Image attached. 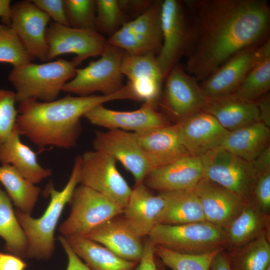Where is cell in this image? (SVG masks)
I'll return each instance as SVG.
<instances>
[{
	"instance_id": "1",
	"label": "cell",
	"mask_w": 270,
	"mask_h": 270,
	"mask_svg": "<svg viewBox=\"0 0 270 270\" xmlns=\"http://www.w3.org/2000/svg\"><path fill=\"white\" fill-rule=\"evenodd\" d=\"M191 24L186 72L206 78L236 52L268 38L270 8L264 0L184 1Z\"/></svg>"
},
{
	"instance_id": "2",
	"label": "cell",
	"mask_w": 270,
	"mask_h": 270,
	"mask_svg": "<svg viewBox=\"0 0 270 270\" xmlns=\"http://www.w3.org/2000/svg\"><path fill=\"white\" fill-rule=\"evenodd\" d=\"M120 100H135L128 84L110 95L72 96L50 102L29 100L18 104L16 128L40 148L75 147L82 130L80 118L94 108Z\"/></svg>"
},
{
	"instance_id": "3",
	"label": "cell",
	"mask_w": 270,
	"mask_h": 270,
	"mask_svg": "<svg viewBox=\"0 0 270 270\" xmlns=\"http://www.w3.org/2000/svg\"><path fill=\"white\" fill-rule=\"evenodd\" d=\"M80 156L74 161L70 178L64 188L56 190L52 183L46 189L50 198L43 214L34 218L19 210H14L18 220L26 236L28 242L26 258L38 260H47L52 256L55 249L54 232L60 216L78 184Z\"/></svg>"
},
{
	"instance_id": "4",
	"label": "cell",
	"mask_w": 270,
	"mask_h": 270,
	"mask_svg": "<svg viewBox=\"0 0 270 270\" xmlns=\"http://www.w3.org/2000/svg\"><path fill=\"white\" fill-rule=\"evenodd\" d=\"M78 65L72 60L59 58L13 68L8 78L14 88L16 102H50L58 98L64 86L76 74Z\"/></svg>"
},
{
	"instance_id": "5",
	"label": "cell",
	"mask_w": 270,
	"mask_h": 270,
	"mask_svg": "<svg viewBox=\"0 0 270 270\" xmlns=\"http://www.w3.org/2000/svg\"><path fill=\"white\" fill-rule=\"evenodd\" d=\"M148 237L154 245L182 254H202L227 247L225 230L207 221L176 225L158 224Z\"/></svg>"
},
{
	"instance_id": "6",
	"label": "cell",
	"mask_w": 270,
	"mask_h": 270,
	"mask_svg": "<svg viewBox=\"0 0 270 270\" xmlns=\"http://www.w3.org/2000/svg\"><path fill=\"white\" fill-rule=\"evenodd\" d=\"M124 54L108 43L98 60L76 69L74 76L64 86L62 92L83 96L96 92L110 95L118 91L124 86L121 65Z\"/></svg>"
},
{
	"instance_id": "7",
	"label": "cell",
	"mask_w": 270,
	"mask_h": 270,
	"mask_svg": "<svg viewBox=\"0 0 270 270\" xmlns=\"http://www.w3.org/2000/svg\"><path fill=\"white\" fill-rule=\"evenodd\" d=\"M68 204L69 216L58 227L60 232L64 237L84 236L123 211L107 197L81 184L76 188Z\"/></svg>"
},
{
	"instance_id": "8",
	"label": "cell",
	"mask_w": 270,
	"mask_h": 270,
	"mask_svg": "<svg viewBox=\"0 0 270 270\" xmlns=\"http://www.w3.org/2000/svg\"><path fill=\"white\" fill-rule=\"evenodd\" d=\"M162 42L156 60L164 80L186 56L191 40L190 17L183 2L164 0L161 3Z\"/></svg>"
},
{
	"instance_id": "9",
	"label": "cell",
	"mask_w": 270,
	"mask_h": 270,
	"mask_svg": "<svg viewBox=\"0 0 270 270\" xmlns=\"http://www.w3.org/2000/svg\"><path fill=\"white\" fill-rule=\"evenodd\" d=\"M112 156L96 150L80 156L78 184L107 197L122 209L128 200L132 188L120 174Z\"/></svg>"
},
{
	"instance_id": "10",
	"label": "cell",
	"mask_w": 270,
	"mask_h": 270,
	"mask_svg": "<svg viewBox=\"0 0 270 270\" xmlns=\"http://www.w3.org/2000/svg\"><path fill=\"white\" fill-rule=\"evenodd\" d=\"M160 0L153 1L140 14L125 23L108 43L130 55L157 56L162 46Z\"/></svg>"
},
{
	"instance_id": "11",
	"label": "cell",
	"mask_w": 270,
	"mask_h": 270,
	"mask_svg": "<svg viewBox=\"0 0 270 270\" xmlns=\"http://www.w3.org/2000/svg\"><path fill=\"white\" fill-rule=\"evenodd\" d=\"M204 177L250 200L258 171L248 162L220 146L200 156Z\"/></svg>"
},
{
	"instance_id": "12",
	"label": "cell",
	"mask_w": 270,
	"mask_h": 270,
	"mask_svg": "<svg viewBox=\"0 0 270 270\" xmlns=\"http://www.w3.org/2000/svg\"><path fill=\"white\" fill-rule=\"evenodd\" d=\"M92 144L94 150L112 156L133 176L136 183L162 165L157 158L146 152L138 142L133 132L120 130L96 131Z\"/></svg>"
},
{
	"instance_id": "13",
	"label": "cell",
	"mask_w": 270,
	"mask_h": 270,
	"mask_svg": "<svg viewBox=\"0 0 270 270\" xmlns=\"http://www.w3.org/2000/svg\"><path fill=\"white\" fill-rule=\"evenodd\" d=\"M48 48L46 62L64 54H76L79 66L90 58L100 56L108 44L107 38L95 30L73 28L52 22L46 34Z\"/></svg>"
},
{
	"instance_id": "14",
	"label": "cell",
	"mask_w": 270,
	"mask_h": 270,
	"mask_svg": "<svg viewBox=\"0 0 270 270\" xmlns=\"http://www.w3.org/2000/svg\"><path fill=\"white\" fill-rule=\"evenodd\" d=\"M164 80L159 104L169 116L179 122L202 110L208 97L193 76L178 65Z\"/></svg>"
},
{
	"instance_id": "15",
	"label": "cell",
	"mask_w": 270,
	"mask_h": 270,
	"mask_svg": "<svg viewBox=\"0 0 270 270\" xmlns=\"http://www.w3.org/2000/svg\"><path fill=\"white\" fill-rule=\"evenodd\" d=\"M270 51V39L261 45L236 52L202 82L208 97L234 94L260 58Z\"/></svg>"
},
{
	"instance_id": "16",
	"label": "cell",
	"mask_w": 270,
	"mask_h": 270,
	"mask_svg": "<svg viewBox=\"0 0 270 270\" xmlns=\"http://www.w3.org/2000/svg\"><path fill=\"white\" fill-rule=\"evenodd\" d=\"M50 19L31 0L12 6L10 26L32 58L44 62L47 59L46 34Z\"/></svg>"
},
{
	"instance_id": "17",
	"label": "cell",
	"mask_w": 270,
	"mask_h": 270,
	"mask_svg": "<svg viewBox=\"0 0 270 270\" xmlns=\"http://www.w3.org/2000/svg\"><path fill=\"white\" fill-rule=\"evenodd\" d=\"M84 117L92 124L108 130L140 132L170 124L166 117L153 106L144 102L132 111H118L98 106Z\"/></svg>"
},
{
	"instance_id": "18",
	"label": "cell",
	"mask_w": 270,
	"mask_h": 270,
	"mask_svg": "<svg viewBox=\"0 0 270 270\" xmlns=\"http://www.w3.org/2000/svg\"><path fill=\"white\" fill-rule=\"evenodd\" d=\"M137 100L156 108L159 104L164 78L157 62L151 54L130 55L125 52L121 65Z\"/></svg>"
},
{
	"instance_id": "19",
	"label": "cell",
	"mask_w": 270,
	"mask_h": 270,
	"mask_svg": "<svg viewBox=\"0 0 270 270\" xmlns=\"http://www.w3.org/2000/svg\"><path fill=\"white\" fill-rule=\"evenodd\" d=\"M192 190L200 200L206 220L224 230L250 201L205 177Z\"/></svg>"
},
{
	"instance_id": "20",
	"label": "cell",
	"mask_w": 270,
	"mask_h": 270,
	"mask_svg": "<svg viewBox=\"0 0 270 270\" xmlns=\"http://www.w3.org/2000/svg\"><path fill=\"white\" fill-rule=\"evenodd\" d=\"M176 124L182 144L190 155L199 157L220 146L230 132L213 116L203 111Z\"/></svg>"
},
{
	"instance_id": "21",
	"label": "cell",
	"mask_w": 270,
	"mask_h": 270,
	"mask_svg": "<svg viewBox=\"0 0 270 270\" xmlns=\"http://www.w3.org/2000/svg\"><path fill=\"white\" fill-rule=\"evenodd\" d=\"M204 178L200 157L186 154L152 170L143 182L150 190L160 192L192 190Z\"/></svg>"
},
{
	"instance_id": "22",
	"label": "cell",
	"mask_w": 270,
	"mask_h": 270,
	"mask_svg": "<svg viewBox=\"0 0 270 270\" xmlns=\"http://www.w3.org/2000/svg\"><path fill=\"white\" fill-rule=\"evenodd\" d=\"M150 190L144 182L135 183L121 214L129 228L142 238L148 236L160 223L166 206L164 197Z\"/></svg>"
},
{
	"instance_id": "23",
	"label": "cell",
	"mask_w": 270,
	"mask_h": 270,
	"mask_svg": "<svg viewBox=\"0 0 270 270\" xmlns=\"http://www.w3.org/2000/svg\"><path fill=\"white\" fill-rule=\"evenodd\" d=\"M84 237L102 245L127 261L138 263L142 256V238L129 228L121 214L108 220Z\"/></svg>"
},
{
	"instance_id": "24",
	"label": "cell",
	"mask_w": 270,
	"mask_h": 270,
	"mask_svg": "<svg viewBox=\"0 0 270 270\" xmlns=\"http://www.w3.org/2000/svg\"><path fill=\"white\" fill-rule=\"evenodd\" d=\"M202 111L230 132L260 122L256 102L244 100L234 94L208 97Z\"/></svg>"
},
{
	"instance_id": "25",
	"label": "cell",
	"mask_w": 270,
	"mask_h": 270,
	"mask_svg": "<svg viewBox=\"0 0 270 270\" xmlns=\"http://www.w3.org/2000/svg\"><path fill=\"white\" fill-rule=\"evenodd\" d=\"M16 126L10 137L0 144V163L14 168L27 180L36 184L52 175V170L42 166L33 150L20 140Z\"/></svg>"
},
{
	"instance_id": "26",
	"label": "cell",
	"mask_w": 270,
	"mask_h": 270,
	"mask_svg": "<svg viewBox=\"0 0 270 270\" xmlns=\"http://www.w3.org/2000/svg\"><path fill=\"white\" fill-rule=\"evenodd\" d=\"M134 133L142 149L163 166L189 154L180 142L176 123Z\"/></svg>"
},
{
	"instance_id": "27",
	"label": "cell",
	"mask_w": 270,
	"mask_h": 270,
	"mask_svg": "<svg viewBox=\"0 0 270 270\" xmlns=\"http://www.w3.org/2000/svg\"><path fill=\"white\" fill-rule=\"evenodd\" d=\"M270 128L258 122L229 132L220 146L252 162L270 146Z\"/></svg>"
},
{
	"instance_id": "28",
	"label": "cell",
	"mask_w": 270,
	"mask_h": 270,
	"mask_svg": "<svg viewBox=\"0 0 270 270\" xmlns=\"http://www.w3.org/2000/svg\"><path fill=\"white\" fill-rule=\"evenodd\" d=\"M270 215L248 202L240 214L224 230L226 250L240 247L264 234L270 233Z\"/></svg>"
},
{
	"instance_id": "29",
	"label": "cell",
	"mask_w": 270,
	"mask_h": 270,
	"mask_svg": "<svg viewBox=\"0 0 270 270\" xmlns=\"http://www.w3.org/2000/svg\"><path fill=\"white\" fill-rule=\"evenodd\" d=\"M65 238L90 270H136L138 263L126 260L93 240L77 236Z\"/></svg>"
},
{
	"instance_id": "30",
	"label": "cell",
	"mask_w": 270,
	"mask_h": 270,
	"mask_svg": "<svg viewBox=\"0 0 270 270\" xmlns=\"http://www.w3.org/2000/svg\"><path fill=\"white\" fill-rule=\"evenodd\" d=\"M159 193L166 201L159 224L176 225L206 221L200 200L192 190Z\"/></svg>"
},
{
	"instance_id": "31",
	"label": "cell",
	"mask_w": 270,
	"mask_h": 270,
	"mask_svg": "<svg viewBox=\"0 0 270 270\" xmlns=\"http://www.w3.org/2000/svg\"><path fill=\"white\" fill-rule=\"evenodd\" d=\"M0 183L16 209L31 215L42 192L41 188L27 180L10 164L0 165Z\"/></svg>"
},
{
	"instance_id": "32",
	"label": "cell",
	"mask_w": 270,
	"mask_h": 270,
	"mask_svg": "<svg viewBox=\"0 0 270 270\" xmlns=\"http://www.w3.org/2000/svg\"><path fill=\"white\" fill-rule=\"evenodd\" d=\"M0 236L5 250L22 258H26L28 242L14 210L12 201L0 185Z\"/></svg>"
},
{
	"instance_id": "33",
	"label": "cell",
	"mask_w": 270,
	"mask_h": 270,
	"mask_svg": "<svg viewBox=\"0 0 270 270\" xmlns=\"http://www.w3.org/2000/svg\"><path fill=\"white\" fill-rule=\"evenodd\" d=\"M226 250L232 270H266L270 266L268 234H262L240 247Z\"/></svg>"
},
{
	"instance_id": "34",
	"label": "cell",
	"mask_w": 270,
	"mask_h": 270,
	"mask_svg": "<svg viewBox=\"0 0 270 270\" xmlns=\"http://www.w3.org/2000/svg\"><path fill=\"white\" fill-rule=\"evenodd\" d=\"M270 88V51L254 66L234 94L244 100L255 102L267 94Z\"/></svg>"
},
{
	"instance_id": "35",
	"label": "cell",
	"mask_w": 270,
	"mask_h": 270,
	"mask_svg": "<svg viewBox=\"0 0 270 270\" xmlns=\"http://www.w3.org/2000/svg\"><path fill=\"white\" fill-rule=\"evenodd\" d=\"M222 250L202 254H186L154 245L156 256L172 270H210L214 258Z\"/></svg>"
},
{
	"instance_id": "36",
	"label": "cell",
	"mask_w": 270,
	"mask_h": 270,
	"mask_svg": "<svg viewBox=\"0 0 270 270\" xmlns=\"http://www.w3.org/2000/svg\"><path fill=\"white\" fill-rule=\"evenodd\" d=\"M96 2L95 30L104 37L110 38L129 21L120 0H96Z\"/></svg>"
},
{
	"instance_id": "37",
	"label": "cell",
	"mask_w": 270,
	"mask_h": 270,
	"mask_svg": "<svg viewBox=\"0 0 270 270\" xmlns=\"http://www.w3.org/2000/svg\"><path fill=\"white\" fill-rule=\"evenodd\" d=\"M33 60L12 28L0 24V63L14 68Z\"/></svg>"
},
{
	"instance_id": "38",
	"label": "cell",
	"mask_w": 270,
	"mask_h": 270,
	"mask_svg": "<svg viewBox=\"0 0 270 270\" xmlns=\"http://www.w3.org/2000/svg\"><path fill=\"white\" fill-rule=\"evenodd\" d=\"M64 4L69 26L78 29L95 30L96 0H64Z\"/></svg>"
},
{
	"instance_id": "39",
	"label": "cell",
	"mask_w": 270,
	"mask_h": 270,
	"mask_svg": "<svg viewBox=\"0 0 270 270\" xmlns=\"http://www.w3.org/2000/svg\"><path fill=\"white\" fill-rule=\"evenodd\" d=\"M16 102L14 91L0 89V144L10 137L16 126Z\"/></svg>"
},
{
	"instance_id": "40",
	"label": "cell",
	"mask_w": 270,
	"mask_h": 270,
	"mask_svg": "<svg viewBox=\"0 0 270 270\" xmlns=\"http://www.w3.org/2000/svg\"><path fill=\"white\" fill-rule=\"evenodd\" d=\"M258 174L250 201L262 212L269 215L270 211V168L257 170Z\"/></svg>"
},
{
	"instance_id": "41",
	"label": "cell",
	"mask_w": 270,
	"mask_h": 270,
	"mask_svg": "<svg viewBox=\"0 0 270 270\" xmlns=\"http://www.w3.org/2000/svg\"><path fill=\"white\" fill-rule=\"evenodd\" d=\"M31 1L48 14L50 18H52L54 22L68 26L65 14L64 0H31Z\"/></svg>"
},
{
	"instance_id": "42",
	"label": "cell",
	"mask_w": 270,
	"mask_h": 270,
	"mask_svg": "<svg viewBox=\"0 0 270 270\" xmlns=\"http://www.w3.org/2000/svg\"><path fill=\"white\" fill-rule=\"evenodd\" d=\"M58 240L68 256L66 270H90L75 253L65 237L60 235Z\"/></svg>"
},
{
	"instance_id": "43",
	"label": "cell",
	"mask_w": 270,
	"mask_h": 270,
	"mask_svg": "<svg viewBox=\"0 0 270 270\" xmlns=\"http://www.w3.org/2000/svg\"><path fill=\"white\" fill-rule=\"evenodd\" d=\"M154 244L148 238L144 240L142 257L136 270H157L155 261Z\"/></svg>"
},
{
	"instance_id": "44",
	"label": "cell",
	"mask_w": 270,
	"mask_h": 270,
	"mask_svg": "<svg viewBox=\"0 0 270 270\" xmlns=\"http://www.w3.org/2000/svg\"><path fill=\"white\" fill-rule=\"evenodd\" d=\"M26 263L22 258L0 252V270H24Z\"/></svg>"
},
{
	"instance_id": "45",
	"label": "cell",
	"mask_w": 270,
	"mask_h": 270,
	"mask_svg": "<svg viewBox=\"0 0 270 270\" xmlns=\"http://www.w3.org/2000/svg\"><path fill=\"white\" fill-rule=\"evenodd\" d=\"M152 0H120L122 7L127 14H138L143 12L152 3Z\"/></svg>"
},
{
	"instance_id": "46",
	"label": "cell",
	"mask_w": 270,
	"mask_h": 270,
	"mask_svg": "<svg viewBox=\"0 0 270 270\" xmlns=\"http://www.w3.org/2000/svg\"><path fill=\"white\" fill-rule=\"evenodd\" d=\"M258 106L260 120L267 126H270V96L267 94L255 102Z\"/></svg>"
},
{
	"instance_id": "47",
	"label": "cell",
	"mask_w": 270,
	"mask_h": 270,
	"mask_svg": "<svg viewBox=\"0 0 270 270\" xmlns=\"http://www.w3.org/2000/svg\"><path fill=\"white\" fill-rule=\"evenodd\" d=\"M210 270H232L226 250L220 251L214 258Z\"/></svg>"
},
{
	"instance_id": "48",
	"label": "cell",
	"mask_w": 270,
	"mask_h": 270,
	"mask_svg": "<svg viewBox=\"0 0 270 270\" xmlns=\"http://www.w3.org/2000/svg\"><path fill=\"white\" fill-rule=\"evenodd\" d=\"M11 1L10 0H0V18L2 24L10 25L12 10Z\"/></svg>"
},
{
	"instance_id": "49",
	"label": "cell",
	"mask_w": 270,
	"mask_h": 270,
	"mask_svg": "<svg viewBox=\"0 0 270 270\" xmlns=\"http://www.w3.org/2000/svg\"><path fill=\"white\" fill-rule=\"evenodd\" d=\"M266 270H270V266L266 268Z\"/></svg>"
}]
</instances>
